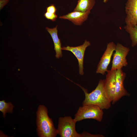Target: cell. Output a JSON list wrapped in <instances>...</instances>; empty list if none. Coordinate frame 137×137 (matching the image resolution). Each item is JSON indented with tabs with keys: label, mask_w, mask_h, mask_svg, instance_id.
I'll use <instances>...</instances> for the list:
<instances>
[{
	"label": "cell",
	"mask_w": 137,
	"mask_h": 137,
	"mask_svg": "<svg viewBox=\"0 0 137 137\" xmlns=\"http://www.w3.org/2000/svg\"><path fill=\"white\" fill-rule=\"evenodd\" d=\"M78 85L83 90L85 97L82 106L93 105L98 106L102 110H107L111 107V102L110 100L105 88V80L100 79L96 88L90 93L83 87Z\"/></svg>",
	"instance_id": "cell-1"
},
{
	"label": "cell",
	"mask_w": 137,
	"mask_h": 137,
	"mask_svg": "<svg viewBox=\"0 0 137 137\" xmlns=\"http://www.w3.org/2000/svg\"><path fill=\"white\" fill-rule=\"evenodd\" d=\"M36 113L37 131L38 136H56L58 134L57 129L54 127L52 119L48 116L47 108L44 105H39Z\"/></svg>",
	"instance_id": "cell-2"
},
{
	"label": "cell",
	"mask_w": 137,
	"mask_h": 137,
	"mask_svg": "<svg viewBox=\"0 0 137 137\" xmlns=\"http://www.w3.org/2000/svg\"><path fill=\"white\" fill-rule=\"evenodd\" d=\"M77 122L70 116L60 117L59 118L57 134L61 137H83L84 134L77 133L75 125Z\"/></svg>",
	"instance_id": "cell-3"
},
{
	"label": "cell",
	"mask_w": 137,
	"mask_h": 137,
	"mask_svg": "<svg viewBox=\"0 0 137 137\" xmlns=\"http://www.w3.org/2000/svg\"><path fill=\"white\" fill-rule=\"evenodd\" d=\"M103 110L98 106L89 105L79 107L75 115L74 119L77 122L87 119H92L101 122L103 118Z\"/></svg>",
	"instance_id": "cell-4"
},
{
	"label": "cell",
	"mask_w": 137,
	"mask_h": 137,
	"mask_svg": "<svg viewBox=\"0 0 137 137\" xmlns=\"http://www.w3.org/2000/svg\"><path fill=\"white\" fill-rule=\"evenodd\" d=\"M130 50L128 47L119 43L117 44L113 55L111 70L122 69L123 67L127 66L128 62L126 57Z\"/></svg>",
	"instance_id": "cell-5"
},
{
	"label": "cell",
	"mask_w": 137,
	"mask_h": 137,
	"mask_svg": "<svg viewBox=\"0 0 137 137\" xmlns=\"http://www.w3.org/2000/svg\"><path fill=\"white\" fill-rule=\"evenodd\" d=\"M116 45L113 42L108 43L106 49L101 58L97 66L96 71L97 73H100L104 75L108 70L111 57L115 50Z\"/></svg>",
	"instance_id": "cell-6"
},
{
	"label": "cell",
	"mask_w": 137,
	"mask_h": 137,
	"mask_svg": "<svg viewBox=\"0 0 137 137\" xmlns=\"http://www.w3.org/2000/svg\"><path fill=\"white\" fill-rule=\"evenodd\" d=\"M90 45L89 41L85 40L82 44L79 46L73 47L68 46L62 47V50L70 51L77 58L78 62L79 73L80 75L83 74V63L85 52L87 48Z\"/></svg>",
	"instance_id": "cell-7"
},
{
	"label": "cell",
	"mask_w": 137,
	"mask_h": 137,
	"mask_svg": "<svg viewBox=\"0 0 137 137\" xmlns=\"http://www.w3.org/2000/svg\"><path fill=\"white\" fill-rule=\"evenodd\" d=\"M126 77V74L122 69L116 70L115 93L114 98L112 102L113 104L125 96H130V94L125 89L124 81Z\"/></svg>",
	"instance_id": "cell-8"
},
{
	"label": "cell",
	"mask_w": 137,
	"mask_h": 137,
	"mask_svg": "<svg viewBox=\"0 0 137 137\" xmlns=\"http://www.w3.org/2000/svg\"><path fill=\"white\" fill-rule=\"evenodd\" d=\"M126 25H137V0H128L125 4Z\"/></svg>",
	"instance_id": "cell-9"
},
{
	"label": "cell",
	"mask_w": 137,
	"mask_h": 137,
	"mask_svg": "<svg viewBox=\"0 0 137 137\" xmlns=\"http://www.w3.org/2000/svg\"><path fill=\"white\" fill-rule=\"evenodd\" d=\"M116 71V70H108L105 80V89L111 102L114 98L115 93Z\"/></svg>",
	"instance_id": "cell-10"
},
{
	"label": "cell",
	"mask_w": 137,
	"mask_h": 137,
	"mask_svg": "<svg viewBox=\"0 0 137 137\" xmlns=\"http://www.w3.org/2000/svg\"><path fill=\"white\" fill-rule=\"evenodd\" d=\"M90 11L82 12L74 11L66 15L59 16L60 19L67 20L76 25L80 26L88 19Z\"/></svg>",
	"instance_id": "cell-11"
},
{
	"label": "cell",
	"mask_w": 137,
	"mask_h": 137,
	"mask_svg": "<svg viewBox=\"0 0 137 137\" xmlns=\"http://www.w3.org/2000/svg\"><path fill=\"white\" fill-rule=\"evenodd\" d=\"M58 25L53 28L46 27V29L50 35L53 39L54 46V49L55 51V56L57 58H59L62 56V52L61 43L58 35Z\"/></svg>",
	"instance_id": "cell-12"
},
{
	"label": "cell",
	"mask_w": 137,
	"mask_h": 137,
	"mask_svg": "<svg viewBox=\"0 0 137 137\" xmlns=\"http://www.w3.org/2000/svg\"><path fill=\"white\" fill-rule=\"evenodd\" d=\"M95 3V0H78L74 11L82 12L90 11Z\"/></svg>",
	"instance_id": "cell-13"
},
{
	"label": "cell",
	"mask_w": 137,
	"mask_h": 137,
	"mask_svg": "<svg viewBox=\"0 0 137 137\" xmlns=\"http://www.w3.org/2000/svg\"><path fill=\"white\" fill-rule=\"evenodd\" d=\"M124 28L129 35L132 46H136L137 45V25L133 26L126 25Z\"/></svg>",
	"instance_id": "cell-14"
},
{
	"label": "cell",
	"mask_w": 137,
	"mask_h": 137,
	"mask_svg": "<svg viewBox=\"0 0 137 137\" xmlns=\"http://www.w3.org/2000/svg\"><path fill=\"white\" fill-rule=\"evenodd\" d=\"M14 106L11 102H6L4 100L0 101V111L3 114V116L5 118L6 113H12Z\"/></svg>",
	"instance_id": "cell-15"
},
{
	"label": "cell",
	"mask_w": 137,
	"mask_h": 137,
	"mask_svg": "<svg viewBox=\"0 0 137 137\" xmlns=\"http://www.w3.org/2000/svg\"><path fill=\"white\" fill-rule=\"evenodd\" d=\"M44 16L46 19L53 22L56 21L57 18V15L56 13H52L47 12H46L44 14Z\"/></svg>",
	"instance_id": "cell-16"
},
{
	"label": "cell",
	"mask_w": 137,
	"mask_h": 137,
	"mask_svg": "<svg viewBox=\"0 0 137 137\" xmlns=\"http://www.w3.org/2000/svg\"><path fill=\"white\" fill-rule=\"evenodd\" d=\"M46 11L50 13H56L57 9L54 4H51L46 8Z\"/></svg>",
	"instance_id": "cell-17"
},
{
	"label": "cell",
	"mask_w": 137,
	"mask_h": 137,
	"mask_svg": "<svg viewBox=\"0 0 137 137\" xmlns=\"http://www.w3.org/2000/svg\"><path fill=\"white\" fill-rule=\"evenodd\" d=\"M8 1L9 0H0V8L1 9L8 3Z\"/></svg>",
	"instance_id": "cell-18"
},
{
	"label": "cell",
	"mask_w": 137,
	"mask_h": 137,
	"mask_svg": "<svg viewBox=\"0 0 137 137\" xmlns=\"http://www.w3.org/2000/svg\"><path fill=\"white\" fill-rule=\"evenodd\" d=\"M108 0H103V1L104 3H106L108 1Z\"/></svg>",
	"instance_id": "cell-19"
},
{
	"label": "cell",
	"mask_w": 137,
	"mask_h": 137,
	"mask_svg": "<svg viewBox=\"0 0 137 137\" xmlns=\"http://www.w3.org/2000/svg\"></svg>",
	"instance_id": "cell-20"
}]
</instances>
